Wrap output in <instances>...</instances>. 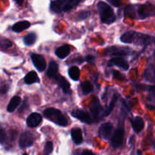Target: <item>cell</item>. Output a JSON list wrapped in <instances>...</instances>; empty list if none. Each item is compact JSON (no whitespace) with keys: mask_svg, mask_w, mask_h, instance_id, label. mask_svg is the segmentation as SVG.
Returning a JSON list of instances; mask_svg holds the SVG:
<instances>
[{"mask_svg":"<svg viewBox=\"0 0 155 155\" xmlns=\"http://www.w3.org/2000/svg\"><path fill=\"white\" fill-rule=\"evenodd\" d=\"M98 13L101 21L104 24H110L116 21V16L113 9L110 5L104 2L100 1L97 4Z\"/></svg>","mask_w":155,"mask_h":155,"instance_id":"1","label":"cell"},{"mask_svg":"<svg viewBox=\"0 0 155 155\" xmlns=\"http://www.w3.org/2000/svg\"><path fill=\"white\" fill-rule=\"evenodd\" d=\"M80 2V0H54L51 2L50 8L54 13H62L73 9Z\"/></svg>","mask_w":155,"mask_h":155,"instance_id":"2","label":"cell"},{"mask_svg":"<svg viewBox=\"0 0 155 155\" xmlns=\"http://www.w3.org/2000/svg\"><path fill=\"white\" fill-rule=\"evenodd\" d=\"M43 114L48 120L61 127H67L68 124V119L61 110L55 108H47L44 110Z\"/></svg>","mask_w":155,"mask_h":155,"instance_id":"3","label":"cell"},{"mask_svg":"<svg viewBox=\"0 0 155 155\" xmlns=\"http://www.w3.org/2000/svg\"><path fill=\"white\" fill-rule=\"evenodd\" d=\"M148 36L133 31H129L123 34L120 37L121 42L124 43H144Z\"/></svg>","mask_w":155,"mask_h":155,"instance_id":"4","label":"cell"},{"mask_svg":"<svg viewBox=\"0 0 155 155\" xmlns=\"http://www.w3.org/2000/svg\"><path fill=\"white\" fill-rule=\"evenodd\" d=\"M124 139V129L121 126L119 127L113 134L111 138V145L114 148H118L123 145Z\"/></svg>","mask_w":155,"mask_h":155,"instance_id":"5","label":"cell"},{"mask_svg":"<svg viewBox=\"0 0 155 155\" xmlns=\"http://www.w3.org/2000/svg\"><path fill=\"white\" fill-rule=\"evenodd\" d=\"M35 141V137L33 133L30 132H24L21 134L19 139V146L21 148H27L32 146Z\"/></svg>","mask_w":155,"mask_h":155,"instance_id":"6","label":"cell"},{"mask_svg":"<svg viewBox=\"0 0 155 155\" xmlns=\"http://www.w3.org/2000/svg\"><path fill=\"white\" fill-rule=\"evenodd\" d=\"M137 12L139 18L143 19V18L154 15L155 12V6L151 4L141 5L138 7Z\"/></svg>","mask_w":155,"mask_h":155,"instance_id":"7","label":"cell"},{"mask_svg":"<svg viewBox=\"0 0 155 155\" xmlns=\"http://www.w3.org/2000/svg\"><path fill=\"white\" fill-rule=\"evenodd\" d=\"M71 115L85 124H91L92 123V119L90 115L87 112L81 109H74L71 111Z\"/></svg>","mask_w":155,"mask_h":155,"instance_id":"8","label":"cell"},{"mask_svg":"<svg viewBox=\"0 0 155 155\" xmlns=\"http://www.w3.org/2000/svg\"><path fill=\"white\" fill-rule=\"evenodd\" d=\"M31 59L34 67L39 72H42L46 68V62L42 55L38 54H32Z\"/></svg>","mask_w":155,"mask_h":155,"instance_id":"9","label":"cell"},{"mask_svg":"<svg viewBox=\"0 0 155 155\" xmlns=\"http://www.w3.org/2000/svg\"><path fill=\"white\" fill-rule=\"evenodd\" d=\"M89 110L92 115V117L94 120H98L101 114V107L100 105L99 101L96 97H94L89 104Z\"/></svg>","mask_w":155,"mask_h":155,"instance_id":"10","label":"cell"},{"mask_svg":"<svg viewBox=\"0 0 155 155\" xmlns=\"http://www.w3.org/2000/svg\"><path fill=\"white\" fill-rule=\"evenodd\" d=\"M112 131H113V125L110 123H104L100 127L98 130V134L100 137L104 139H108L110 137Z\"/></svg>","mask_w":155,"mask_h":155,"instance_id":"11","label":"cell"},{"mask_svg":"<svg viewBox=\"0 0 155 155\" xmlns=\"http://www.w3.org/2000/svg\"><path fill=\"white\" fill-rule=\"evenodd\" d=\"M42 117L39 113H32L28 116L27 119V125L30 128H34L38 127L42 123Z\"/></svg>","mask_w":155,"mask_h":155,"instance_id":"12","label":"cell"},{"mask_svg":"<svg viewBox=\"0 0 155 155\" xmlns=\"http://www.w3.org/2000/svg\"><path fill=\"white\" fill-rule=\"evenodd\" d=\"M55 79V81L57 82V83L58 84V86H60L62 89L63 92L65 94H70L71 92V85H70L69 82L63 77V76L60 75V74H57L54 77Z\"/></svg>","mask_w":155,"mask_h":155,"instance_id":"13","label":"cell"},{"mask_svg":"<svg viewBox=\"0 0 155 155\" xmlns=\"http://www.w3.org/2000/svg\"><path fill=\"white\" fill-rule=\"evenodd\" d=\"M107 54L110 55H127V54H130L132 52L130 48H120V47H110V48H107Z\"/></svg>","mask_w":155,"mask_h":155,"instance_id":"14","label":"cell"},{"mask_svg":"<svg viewBox=\"0 0 155 155\" xmlns=\"http://www.w3.org/2000/svg\"><path fill=\"white\" fill-rule=\"evenodd\" d=\"M131 124L133 130L136 133H139L140 132H142L145 127V122H144L143 119L139 116L132 119Z\"/></svg>","mask_w":155,"mask_h":155,"instance_id":"15","label":"cell"},{"mask_svg":"<svg viewBox=\"0 0 155 155\" xmlns=\"http://www.w3.org/2000/svg\"><path fill=\"white\" fill-rule=\"evenodd\" d=\"M109 64H114L117 66L118 68H121V69L124 70V71H127L130 68V65H129L128 62L125 60L124 58H123L122 57H114L113 58H111L109 61Z\"/></svg>","mask_w":155,"mask_h":155,"instance_id":"16","label":"cell"},{"mask_svg":"<svg viewBox=\"0 0 155 155\" xmlns=\"http://www.w3.org/2000/svg\"><path fill=\"white\" fill-rule=\"evenodd\" d=\"M72 140L77 145H80L83 142V133L80 128H73L71 131Z\"/></svg>","mask_w":155,"mask_h":155,"instance_id":"17","label":"cell"},{"mask_svg":"<svg viewBox=\"0 0 155 155\" xmlns=\"http://www.w3.org/2000/svg\"><path fill=\"white\" fill-rule=\"evenodd\" d=\"M30 27V23L27 21H21L19 22H17L16 24L12 26V29L15 33H21L24 31V30H27V28Z\"/></svg>","mask_w":155,"mask_h":155,"instance_id":"18","label":"cell"},{"mask_svg":"<svg viewBox=\"0 0 155 155\" xmlns=\"http://www.w3.org/2000/svg\"><path fill=\"white\" fill-rule=\"evenodd\" d=\"M71 51V46L69 45H64L55 50V54L60 59H64L68 57Z\"/></svg>","mask_w":155,"mask_h":155,"instance_id":"19","label":"cell"},{"mask_svg":"<svg viewBox=\"0 0 155 155\" xmlns=\"http://www.w3.org/2000/svg\"><path fill=\"white\" fill-rule=\"evenodd\" d=\"M58 65L54 61H51L48 64L46 76L48 78H54L58 74Z\"/></svg>","mask_w":155,"mask_h":155,"instance_id":"20","label":"cell"},{"mask_svg":"<svg viewBox=\"0 0 155 155\" xmlns=\"http://www.w3.org/2000/svg\"><path fill=\"white\" fill-rule=\"evenodd\" d=\"M21 102V98L19 96H14L13 98L11 99L10 102L8 104L7 107V110L10 113L15 111L17 108H18V106L20 105Z\"/></svg>","mask_w":155,"mask_h":155,"instance_id":"21","label":"cell"},{"mask_svg":"<svg viewBox=\"0 0 155 155\" xmlns=\"http://www.w3.org/2000/svg\"><path fill=\"white\" fill-rule=\"evenodd\" d=\"M39 79L35 71H30L24 77V83L27 85H31L35 83H39Z\"/></svg>","mask_w":155,"mask_h":155,"instance_id":"22","label":"cell"},{"mask_svg":"<svg viewBox=\"0 0 155 155\" xmlns=\"http://www.w3.org/2000/svg\"><path fill=\"white\" fill-rule=\"evenodd\" d=\"M36 39H37V35L33 33V32H32V33H30L26 35V36H24V38H23V41H24V43L26 45L31 46L36 42Z\"/></svg>","mask_w":155,"mask_h":155,"instance_id":"23","label":"cell"},{"mask_svg":"<svg viewBox=\"0 0 155 155\" xmlns=\"http://www.w3.org/2000/svg\"><path fill=\"white\" fill-rule=\"evenodd\" d=\"M68 74H69V77L72 79L74 81H77L80 79V71L78 67L77 66H73L68 71Z\"/></svg>","mask_w":155,"mask_h":155,"instance_id":"24","label":"cell"},{"mask_svg":"<svg viewBox=\"0 0 155 155\" xmlns=\"http://www.w3.org/2000/svg\"><path fill=\"white\" fill-rule=\"evenodd\" d=\"M81 89L82 92H83V93L84 95H87V94L92 92V90H93V86H92L90 81L86 80V81L81 83Z\"/></svg>","mask_w":155,"mask_h":155,"instance_id":"25","label":"cell"},{"mask_svg":"<svg viewBox=\"0 0 155 155\" xmlns=\"http://www.w3.org/2000/svg\"><path fill=\"white\" fill-rule=\"evenodd\" d=\"M117 100V95H114V96H113V98H112V100H111V101H110V104H109L108 108H107V110H106L105 114H104V117L108 116V115L110 114V113H111V111H112V110H113L115 104H116Z\"/></svg>","mask_w":155,"mask_h":155,"instance_id":"26","label":"cell"},{"mask_svg":"<svg viewBox=\"0 0 155 155\" xmlns=\"http://www.w3.org/2000/svg\"><path fill=\"white\" fill-rule=\"evenodd\" d=\"M53 151V143L51 142H47L44 148V154L48 155Z\"/></svg>","mask_w":155,"mask_h":155,"instance_id":"27","label":"cell"},{"mask_svg":"<svg viewBox=\"0 0 155 155\" xmlns=\"http://www.w3.org/2000/svg\"><path fill=\"white\" fill-rule=\"evenodd\" d=\"M0 45L2 48H5V49H8V48H12V42L8 39H3L0 42Z\"/></svg>","mask_w":155,"mask_h":155,"instance_id":"28","label":"cell"},{"mask_svg":"<svg viewBox=\"0 0 155 155\" xmlns=\"http://www.w3.org/2000/svg\"><path fill=\"white\" fill-rule=\"evenodd\" d=\"M89 15H90V12L89 11H82L80 13H78L77 16H78L79 20H83L87 18L89 16Z\"/></svg>","mask_w":155,"mask_h":155,"instance_id":"29","label":"cell"},{"mask_svg":"<svg viewBox=\"0 0 155 155\" xmlns=\"http://www.w3.org/2000/svg\"><path fill=\"white\" fill-rule=\"evenodd\" d=\"M6 138V133L3 127L0 125V143H2Z\"/></svg>","mask_w":155,"mask_h":155,"instance_id":"30","label":"cell"},{"mask_svg":"<svg viewBox=\"0 0 155 155\" xmlns=\"http://www.w3.org/2000/svg\"><path fill=\"white\" fill-rule=\"evenodd\" d=\"M107 1L114 7H120L122 5L123 0H107Z\"/></svg>","mask_w":155,"mask_h":155,"instance_id":"31","label":"cell"},{"mask_svg":"<svg viewBox=\"0 0 155 155\" xmlns=\"http://www.w3.org/2000/svg\"><path fill=\"white\" fill-rule=\"evenodd\" d=\"M81 154L83 155H85V154H92V155L93 154V153H92L91 151H89V150H84V151H82Z\"/></svg>","mask_w":155,"mask_h":155,"instance_id":"32","label":"cell"},{"mask_svg":"<svg viewBox=\"0 0 155 155\" xmlns=\"http://www.w3.org/2000/svg\"><path fill=\"white\" fill-rule=\"evenodd\" d=\"M15 2H16V3L18 5H22L23 3H24V0H15Z\"/></svg>","mask_w":155,"mask_h":155,"instance_id":"33","label":"cell"}]
</instances>
